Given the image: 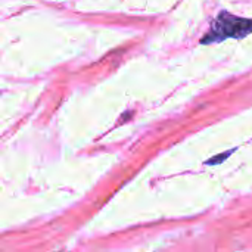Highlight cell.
I'll return each instance as SVG.
<instances>
[{
  "mask_svg": "<svg viewBox=\"0 0 252 252\" xmlns=\"http://www.w3.org/2000/svg\"><path fill=\"white\" fill-rule=\"evenodd\" d=\"M250 32H252V19H244L224 10L214 21L211 31L204 37L202 43L221 41L229 37H244Z\"/></svg>",
  "mask_w": 252,
  "mask_h": 252,
  "instance_id": "cell-1",
  "label": "cell"
}]
</instances>
